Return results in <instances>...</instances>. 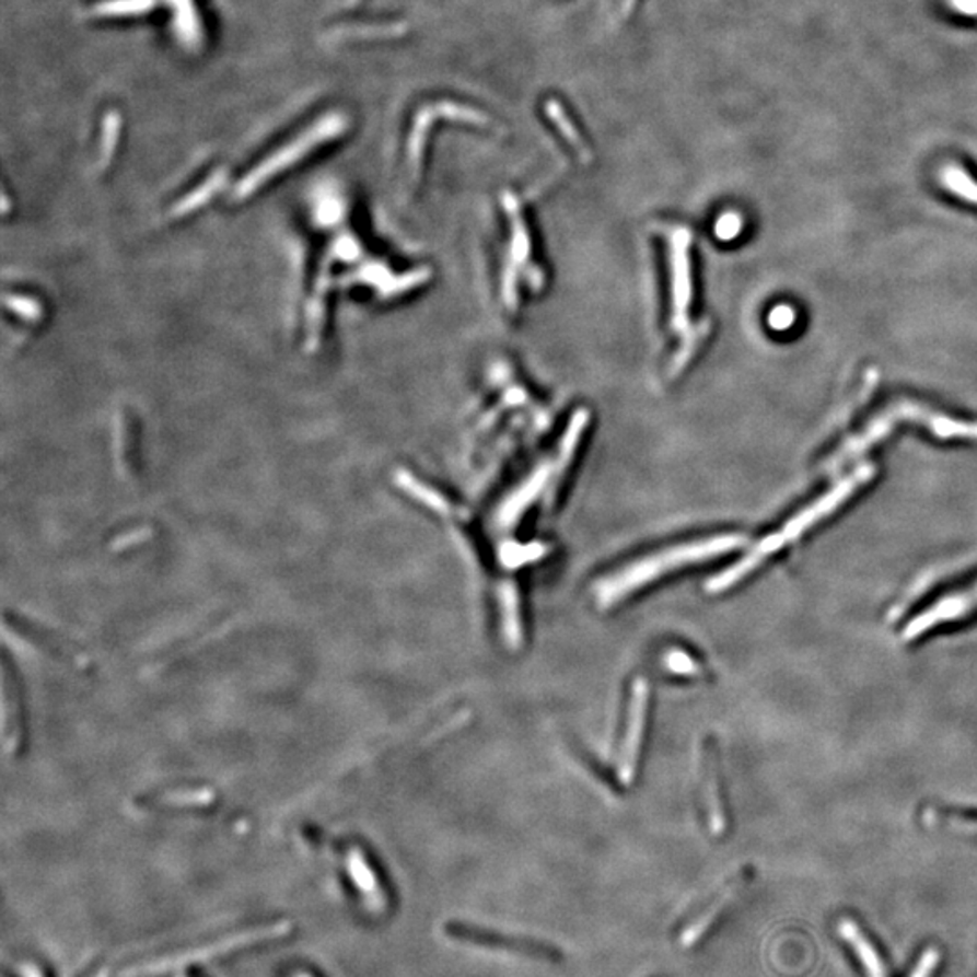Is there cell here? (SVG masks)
Listing matches in <instances>:
<instances>
[{"mask_svg":"<svg viewBox=\"0 0 977 977\" xmlns=\"http://www.w3.org/2000/svg\"><path fill=\"white\" fill-rule=\"evenodd\" d=\"M664 279V329L672 346L668 370L672 375L685 372L710 334V321L697 319L696 281L691 259L690 229L668 223L659 229Z\"/></svg>","mask_w":977,"mask_h":977,"instance_id":"1","label":"cell"},{"mask_svg":"<svg viewBox=\"0 0 977 977\" xmlns=\"http://www.w3.org/2000/svg\"><path fill=\"white\" fill-rule=\"evenodd\" d=\"M589 423L591 417L586 411H575L553 447L542 453L527 473L498 500L491 516L498 528L509 531L516 527L536 503H549L558 495L580 453Z\"/></svg>","mask_w":977,"mask_h":977,"instance_id":"2","label":"cell"},{"mask_svg":"<svg viewBox=\"0 0 977 977\" xmlns=\"http://www.w3.org/2000/svg\"><path fill=\"white\" fill-rule=\"evenodd\" d=\"M873 476L874 467L871 464H863V466L852 470L851 475L841 478L837 486L833 487L831 491L826 492L815 503H811L810 508H805L804 511H800L799 514H794L791 520H788L784 528H780L777 533L769 534L766 538L760 539L753 547L752 553H747L737 565H733L730 569L724 570L721 575H717L716 580L711 581V591H724L728 586L738 583L744 575L760 567L763 561L796 542L805 531L815 527L816 523L829 516L831 512L837 511L841 503L846 502L847 498L857 491L858 487L868 484Z\"/></svg>","mask_w":977,"mask_h":977,"instance_id":"3","label":"cell"},{"mask_svg":"<svg viewBox=\"0 0 977 977\" xmlns=\"http://www.w3.org/2000/svg\"><path fill=\"white\" fill-rule=\"evenodd\" d=\"M505 237L500 261V298L508 312H516L523 299L544 288V270L539 267L534 237L520 199L512 193L502 196Z\"/></svg>","mask_w":977,"mask_h":977,"instance_id":"4","label":"cell"},{"mask_svg":"<svg viewBox=\"0 0 977 977\" xmlns=\"http://www.w3.org/2000/svg\"><path fill=\"white\" fill-rule=\"evenodd\" d=\"M902 420L923 423L940 439H977V422L952 420L943 415L934 414L931 409L921 408L920 404L904 400V403L894 404L891 408L885 409L884 414H880L858 437L847 440L837 455L831 456V461L827 462V467L838 469L852 458L862 455L871 445L885 439L891 433L894 423L902 422Z\"/></svg>","mask_w":977,"mask_h":977,"instance_id":"5","label":"cell"},{"mask_svg":"<svg viewBox=\"0 0 977 977\" xmlns=\"http://www.w3.org/2000/svg\"><path fill=\"white\" fill-rule=\"evenodd\" d=\"M743 544V536L722 534V536H716V538L699 539V542L677 545V547H672V549L659 553V555L649 556V558L641 559L639 563H633L632 567L621 570L610 581H606L605 586L602 589V596L605 597L606 602H610V600L623 596V592L632 591L636 586L643 585L653 575L668 572V570L675 569V567H679L683 563L716 558V556L737 549Z\"/></svg>","mask_w":977,"mask_h":977,"instance_id":"6","label":"cell"},{"mask_svg":"<svg viewBox=\"0 0 977 977\" xmlns=\"http://www.w3.org/2000/svg\"><path fill=\"white\" fill-rule=\"evenodd\" d=\"M444 934L458 943L491 949V951L509 952L516 956L528 957L534 962H563V954L558 946L549 945L542 940H533V938L502 934V932L487 931L481 927H470L466 923H455V921L445 923Z\"/></svg>","mask_w":977,"mask_h":977,"instance_id":"7","label":"cell"},{"mask_svg":"<svg viewBox=\"0 0 977 977\" xmlns=\"http://www.w3.org/2000/svg\"><path fill=\"white\" fill-rule=\"evenodd\" d=\"M977 612V578L956 591L938 597L926 610L905 625L902 639L910 643L949 623L963 621Z\"/></svg>","mask_w":977,"mask_h":977,"instance_id":"8","label":"cell"},{"mask_svg":"<svg viewBox=\"0 0 977 977\" xmlns=\"http://www.w3.org/2000/svg\"><path fill=\"white\" fill-rule=\"evenodd\" d=\"M290 931H292V923L282 921V923H278V926L263 927V929H256V931L251 932H241V934L231 935V938H226V940L218 941L214 945L185 952V954H179V956L176 957H167V959H162V962L147 963V965H140V967L129 968V970L124 973V977L154 976V974L168 973V970L182 967V965H187V963L203 962V959L220 956V954L235 951V949H240V946L257 943V941L281 938V935L288 934Z\"/></svg>","mask_w":977,"mask_h":977,"instance_id":"9","label":"cell"},{"mask_svg":"<svg viewBox=\"0 0 977 977\" xmlns=\"http://www.w3.org/2000/svg\"><path fill=\"white\" fill-rule=\"evenodd\" d=\"M346 126H348V121H346L345 115H337V113L326 115V118L314 124L309 131L295 138L290 146L281 149L278 154H274L268 162L263 163V167L257 168L256 173L248 178V182H245L243 190H246V187H254L261 179L268 178L278 168L287 167L290 163L295 162V158L306 154V152L312 151L323 141L339 137L340 132H345Z\"/></svg>","mask_w":977,"mask_h":977,"instance_id":"10","label":"cell"},{"mask_svg":"<svg viewBox=\"0 0 977 977\" xmlns=\"http://www.w3.org/2000/svg\"><path fill=\"white\" fill-rule=\"evenodd\" d=\"M741 880L738 882H733L730 887L724 891V893L719 896L716 904L708 907L705 910V915H700L694 923H691L683 935H681V945L685 946V949H691V946H696L697 943L702 941V938H706V934L713 929L716 926V921L721 918L722 910H726L732 904L733 898H735V894L738 893V888H741Z\"/></svg>","mask_w":977,"mask_h":977,"instance_id":"11","label":"cell"},{"mask_svg":"<svg viewBox=\"0 0 977 977\" xmlns=\"http://www.w3.org/2000/svg\"><path fill=\"white\" fill-rule=\"evenodd\" d=\"M838 932L857 951L858 957H860V962L863 963V967L868 970L869 977H887L885 976V968L882 965L879 952L874 949L873 943L862 934L860 927L854 921H841L840 926H838Z\"/></svg>","mask_w":977,"mask_h":977,"instance_id":"12","label":"cell"},{"mask_svg":"<svg viewBox=\"0 0 977 977\" xmlns=\"http://www.w3.org/2000/svg\"><path fill=\"white\" fill-rule=\"evenodd\" d=\"M350 873L357 887L361 888L362 893H367L370 899L379 902V904L384 902L379 879H376L372 865L367 862V858L359 849H356L350 854Z\"/></svg>","mask_w":977,"mask_h":977,"instance_id":"13","label":"cell"},{"mask_svg":"<svg viewBox=\"0 0 977 977\" xmlns=\"http://www.w3.org/2000/svg\"><path fill=\"white\" fill-rule=\"evenodd\" d=\"M941 179H943V184L951 193L956 194V196L965 199L968 203L977 205V182L970 178V174L967 171H963L962 167H956V165H949V167L943 168Z\"/></svg>","mask_w":977,"mask_h":977,"instance_id":"14","label":"cell"},{"mask_svg":"<svg viewBox=\"0 0 977 977\" xmlns=\"http://www.w3.org/2000/svg\"><path fill=\"white\" fill-rule=\"evenodd\" d=\"M154 0H107L94 5L98 16H132L152 10Z\"/></svg>","mask_w":977,"mask_h":977,"instance_id":"15","label":"cell"},{"mask_svg":"<svg viewBox=\"0 0 977 977\" xmlns=\"http://www.w3.org/2000/svg\"><path fill=\"white\" fill-rule=\"evenodd\" d=\"M545 111H547V115H549V120L555 121L556 129L563 135V138H567L570 147H572L578 154H583V152H585V141L581 138L580 132L575 131L574 126L570 124L569 115H567V113L563 115V109L559 107L558 102H556V100H549V104H547Z\"/></svg>","mask_w":977,"mask_h":977,"instance_id":"16","label":"cell"},{"mask_svg":"<svg viewBox=\"0 0 977 977\" xmlns=\"http://www.w3.org/2000/svg\"><path fill=\"white\" fill-rule=\"evenodd\" d=\"M174 5H176V10L178 13V21H176V30H178L179 37L184 38L185 43H198L199 40V22H198V13H196V8H194L193 0H174Z\"/></svg>","mask_w":977,"mask_h":977,"instance_id":"17","label":"cell"},{"mask_svg":"<svg viewBox=\"0 0 977 977\" xmlns=\"http://www.w3.org/2000/svg\"><path fill=\"white\" fill-rule=\"evenodd\" d=\"M929 818L934 824H943L945 827H952L957 831L977 833V816L962 813L957 810H940L931 811Z\"/></svg>","mask_w":977,"mask_h":977,"instance_id":"18","label":"cell"},{"mask_svg":"<svg viewBox=\"0 0 977 977\" xmlns=\"http://www.w3.org/2000/svg\"><path fill=\"white\" fill-rule=\"evenodd\" d=\"M741 231H743V218L735 212H728L717 221L716 234L719 240H735Z\"/></svg>","mask_w":977,"mask_h":977,"instance_id":"19","label":"cell"},{"mask_svg":"<svg viewBox=\"0 0 977 977\" xmlns=\"http://www.w3.org/2000/svg\"><path fill=\"white\" fill-rule=\"evenodd\" d=\"M938 962H940V954H938L935 949H929V951L923 952V956H921L910 977H931Z\"/></svg>","mask_w":977,"mask_h":977,"instance_id":"20","label":"cell"},{"mask_svg":"<svg viewBox=\"0 0 977 977\" xmlns=\"http://www.w3.org/2000/svg\"><path fill=\"white\" fill-rule=\"evenodd\" d=\"M794 323V312L790 306H777L769 315V325L775 329L790 328Z\"/></svg>","mask_w":977,"mask_h":977,"instance_id":"21","label":"cell"},{"mask_svg":"<svg viewBox=\"0 0 977 977\" xmlns=\"http://www.w3.org/2000/svg\"><path fill=\"white\" fill-rule=\"evenodd\" d=\"M946 4L957 15L977 19V0H946Z\"/></svg>","mask_w":977,"mask_h":977,"instance_id":"22","label":"cell"},{"mask_svg":"<svg viewBox=\"0 0 977 977\" xmlns=\"http://www.w3.org/2000/svg\"><path fill=\"white\" fill-rule=\"evenodd\" d=\"M26 977H43L37 967H26Z\"/></svg>","mask_w":977,"mask_h":977,"instance_id":"23","label":"cell"},{"mask_svg":"<svg viewBox=\"0 0 977 977\" xmlns=\"http://www.w3.org/2000/svg\"><path fill=\"white\" fill-rule=\"evenodd\" d=\"M621 4L625 11H632L633 5L638 4V0H621Z\"/></svg>","mask_w":977,"mask_h":977,"instance_id":"24","label":"cell"},{"mask_svg":"<svg viewBox=\"0 0 977 977\" xmlns=\"http://www.w3.org/2000/svg\"><path fill=\"white\" fill-rule=\"evenodd\" d=\"M96 977H109V974H107V973H100L98 976H96Z\"/></svg>","mask_w":977,"mask_h":977,"instance_id":"25","label":"cell"},{"mask_svg":"<svg viewBox=\"0 0 977 977\" xmlns=\"http://www.w3.org/2000/svg\"><path fill=\"white\" fill-rule=\"evenodd\" d=\"M298 977H310V976H306V974H299Z\"/></svg>","mask_w":977,"mask_h":977,"instance_id":"26","label":"cell"}]
</instances>
